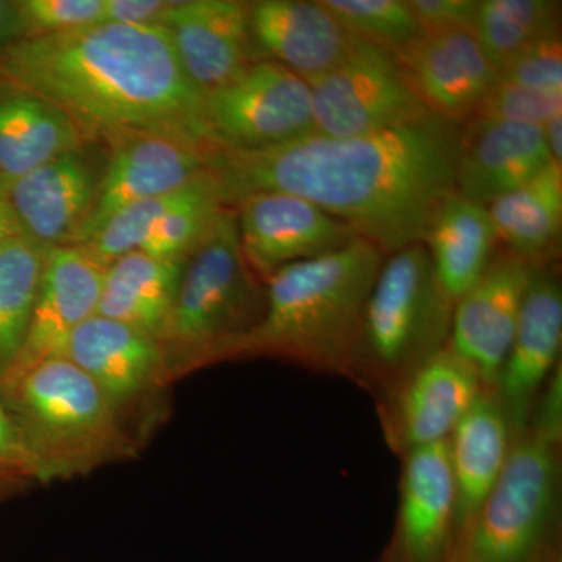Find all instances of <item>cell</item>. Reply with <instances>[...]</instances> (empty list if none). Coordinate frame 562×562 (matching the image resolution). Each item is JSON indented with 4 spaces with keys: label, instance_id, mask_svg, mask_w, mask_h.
I'll return each mask as SVG.
<instances>
[{
    "label": "cell",
    "instance_id": "1",
    "mask_svg": "<svg viewBox=\"0 0 562 562\" xmlns=\"http://www.w3.org/2000/svg\"><path fill=\"white\" fill-rule=\"evenodd\" d=\"M462 125L431 114L371 135H312L257 150L205 151L225 206L284 192L349 224L384 255L424 244L436 214L457 194Z\"/></svg>",
    "mask_w": 562,
    "mask_h": 562
},
{
    "label": "cell",
    "instance_id": "2",
    "mask_svg": "<svg viewBox=\"0 0 562 562\" xmlns=\"http://www.w3.org/2000/svg\"><path fill=\"white\" fill-rule=\"evenodd\" d=\"M0 76L58 106L87 143L160 136L209 150L203 92L161 25L101 22L18 40L0 50Z\"/></svg>",
    "mask_w": 562,
    "mask_h": 562
},
{
    "label": "cell",
    "instance_id": "3",
    "mask_svg": "<svg viewBox=\"0 0 562 562\" xmlns=\"http://www.w3.org/2000/svg\"><path fill=\"white\" fill-rule=\"evenodd\" d=\"M384 258L375 244L358 238L341 250L279 269L265 281L261 319L228 358H280L346 376L355 333Z\"/></svg>",
    "mask_w": 562,
    "mask_h": 562
},
{
    "label": "cell",
    "instance_id": "4",
    "mask_svg": "<svg viewBox=\"0 0 562 562\" xmlns=\"http://www.w3.org/2000/svg\"><path fill=\"white\" fill-rule=\"evenodd\" d=\"M453 306L425 244L387 255L362 310L346 379L383 401L446 349Z\"/></svg>",
    "mask_w": 562,
    "mask_h": 562
},
{
    "label": "cell",
    "instance_id": "5",
    "mask_svg": "<svg viewBox=\"0 0 562 562\" xmlns=\"http://www.w3.org/2000/svg\"><path fill=\"white\" fill-rule=\"evenodd\" d=\"M247 265L238 216L224 206L188 254L160 339L166 373L227 360L265 312L266 288Z\"/></svg>",
    "mask_w": 562,
    "mask_h": 562
},
{
    "label": "cell",
    "instance_id": "6",
    "mask_svg": "<svg viewBox=\"0 0 562 562\" xmlns=\"http://www.w3.org/2000/svg\"><path fill=\"white\" fill-rule=\"evenodd\" d=\"M0 402L24 432L43 483L94 471L131 453L120 409L66 358L35 366Z\"/></svg>",
    "mask_w": 562,
    "mask_h": 562
},
{
    "label": "cell",
    "instance_id": "7",
    "mask_svg": "<svg viewBox=\"0 0 562 562\" xmlns=\"http://www.w3.org/2000/svg\"><path fill=\"white\" fill-rule=\"evenodd\" d=\"M561 443L562 438L528 425L450 558L457 562H531L557 541Z\"/></svg>",
    "mask_w": 562,
    "mask_h": 562
},
{
    "label": "cell",
    "instance_id": "8",
    "mask_svg": "<svg viewBox=\"0 0 562 562\" xmlns=\"http://www.w3.org/2000/svg\"><path fill=\"white\" fill-rule=\"evenodd\" d=\"M206 146L221 150H257L314 133L312 92L292 70L255 61L235 79L203 92Z\"/></svg>",
    "mask_w": 562,
    "mask_h": 562
},
{
    "label": "cell",
    "instance_id": "9",
    "mask_svg": "<svg viewBox=\"0 0 562 562\" xmlns=\"http://www.w3.org/2000/svg\"><path fill=\"white\" fill-rule=\"evenodd\" d=\"M305 81L312 92L316 135H371L432 114L406 87L390 52L357 36L338 66Z\"/></svg>",
    "mask_w": 562,
    "mask_h": 562
},
{
    "label": "cell",
    "instance_id": "10",
    "mask_svg": "<svg viewBox=\"0 0 562 562\" xmlns=\"http://www.w3.org/2000/svg\"><path fill=\"white\" fill-rule=\"evenodd\" d=\"M247 265L262 281L294 265L324 257L360 238L346 222L284 192H258L233 205Z\"/></svg>",
    "mask_w": 562,
    "mask_h": 562
},
{
    "label": "cell",
    "instance_id": "11",
    "mask_svg": "<svg viewBox=\"0 0 562 562\" xmlns=\"http://www.w3.org/2000/svg\"><path fill=\"white\" fill-rule=\"evenodd\" d=\"M484 387L472 366L450 349L439 350L379 406L384 439L392 452L446 442Z\"/></svg>",
    "mask_w": 562,
    "mask_h": 562
},
{
    "label": "cell",
    "instance_id": "12",
    "mask_svg": "<svg viewBox=\"0 0 562 562\" xmlns=\"http://www.w3.org/2000/svg\"><path fill=\"white\" fill-rule=\"evenodd\" d=\"M401 498L380 562H443L458 539V495L447 441L402 454Z\"/></svg>",
    "mask_w": 562,
    "mask_h": 562
},
{
    "label": "cell",
    "instance_id": "13",
    "mask_svg": "<svg viewBox=\"0 0 562 562\" xmlns=\"http://www.w3.org/2000/svg\"><path fill=\"white\" fill-rule=\"evenodd\" d=\"M561 281L549 266L531 268L512 346L491 390L508 414L516 439L527 430L539 395L561 366Z\"/></svg>",
    "mask_w": 562,
    "mask_h": 562
},
{
    "label": "cell",
    "instance_id": "14",
    "mask_svg": "<svg viewBox=\"0 0 562 562\" xmlns=\"http://www.w3.org/2000/svg\"><path fill=\"white\" fill-rule=\"evenodd\" d=\"M103 273L81 246L47 251L27 336L0 380V395L41 362L65 358L72 333L98 312Z\"/></svg>",
    "mask_w": 562,
    "mask_h": 562
},
{
    "label": "cell",
    "instance_id": "15",
    "mask_svg": "<svg viewBox=\"0 0 562 562\" xmlns=\"http://www.w3.org/2000/svg\"><path fill=\"white\" fill-rule=\"evenodd\" d=\"M102 172L81 146L14 181L5 198L20 236L44 251L76 246L94 209Z\"/></svg>",
    "mask_w": 562,
    "mask_h": 562
},
{
    "label": "cell",
    "instance_id": "16",
    "mask_svg": "<svg viewBox=\"0 0 562 562\" xmlns=\"http://www.w3.org/2000/svg\"><path fill=\"white\" fill-rule=\"evenodd\" d=\"M391 55L422 105L458 125L471 120L498 81V70L468 31L424 33Z\"/></svg>",
    "mask_w": 562,
    "mask_h": 562
},
{
    "label": "cell",
    "instance_id": "17",
    "mask_svg": "<svg viewBox=\"0 0 562 562\" xmlns=\"http://www.w3.org/2000/svg\"><path fill=\"white\" fill-rule=\"evenodd\" d=\"M531 268L512 251L495 254L483 276L453 306L447 349L492 390L512 346Z\"/></svg>",
    "mask_w": 562,
    "mask_h": 562
},
{
    "label": "cell",
    "instance_id": "18",
    "mask_svg": "<svg viewBox=\"0 0 562 562\" xmlns=\"http://www.w3.org/2000/svg\"><path fill=\"white\" fill-rule=\"evenodd\" d=\"M205 149L160 136H138L110 147L98 198L76 246H83L121 210L179 190L205 171Z\"/></svg>",
    "mask_w": 562,
    "mask_h": 562
},
{
    "label": "cell",
    "instance_id": "19",
    "mask_svg": "<svg viewBox=\"0 0 562 562\" xmlns=\"http://www.w3.org/2000/svg\"><path fill=\"white\" fill-rule=\"evenodd\" d=\"M247 20L254 61L277 63L303 80L338 66L355 40L321 0H255Z\"/></svg>",
    "mask_w": 562,
    "mask_h": 562
},
{
    "label": "cell",
    "instance_id": "20",
    "mask_svg": "<svg viewBox=\"0 0 562 562\" xmlns=\"http://www.w3.org/2000/svg\"><path fill=\"white\" fill-rule=\"evenodd\" d=\"M188 79L202 92L216 90L251 65L247 2L180 0L160 22Z\"/></svg>",
    "mask_w": 562,
    "mask_h": 562
},
{
    "label": "cell",
    "instance_id": "21",
    "mask_svg": "<svg viewBox=\"0 0 562 562\" xmlns=\"http://www.w3.org/2000/svg\"><path fill=\"white\" fill-rule=\"evenodd\" d=\"M549 162L542 125L520 122L462 125L457 194L487 206L522 187Z\"/></svg>",
    "mask_w": 562,
    "mask_h": 562
},
{
    "label": "cell",
    "instance_id": "22",
    "mask_svg": "<svg viewBox=\"0 0 562 562\" xmlns=\"http://www.w3.org/2000/svg\"><path fill=\"white\" fill-rule=\"evenodd\" d=\"M65 358L87 373L117 409L166 375L158 339L101 314L72 333Z\"/></svg>",
    "mask_w": 562,
    "mask_h": 562
},
{
    "label": "cell",
    "instance_id": "23",
    "mask_svg": "<svg viewBox=\"0 0 562 562\" xmlns=\"http://www.w3.org/2000/svg\"><path fill=\"white\" fill-rule=\"evenodd\" d=\"M85 144L58 106L0 76V192L5 194L21 177Z\"/></svg>",
    "mask_w": 562,
    "mask_h": 562
},
{
    "label": "cell",
    "instance_id": "24",
    "mask_svg": "<svg viewBox=\"0 0 562 562\" xmlns=\"http://www.w3.org/2000/svg\"><path fill=\"white\" fill-rule=\"evenodd\" d=\"M516 441L494 391L483 390L447 439L458 495V539L497 483ZM457 539V542H458Z\"/></svg>",
    "mask_w": 562,
    "mask_h": 562
},
{
    "label": "cell",
    "instance_id": "25",
    "mask_svg": "<svg viewBox=\"0 0 562 562\" xmlns=\"http://www.w3.org/2000/svg\"><path fill=\"white\" fill-rule=\"evenodd\" d=\"M498 239L530 268L557 260L562 235V166L552 161L486 206Z\"/></svg>",
    "mask_w": 562,
    "mask_h": 562
},
{
    "label": "cell",
    "instance_id": "26",
    "mask_svg": "<svg viewBox=\"0 0 562 562\" xmlns=\"http://www.w3.org/2000/svg\"><path fill=\"white\" fill-rule=\"evenodd\" d=\"M184 258H157L131 251L103 273L98 312L160 339L179 288Z\"/></svg>",
    "mask_w": 562,
    "mask_h": 562
},
{
    "label": "cell",
    "instance_id": "27",
    "mask_svg": "<svg viewBox=\"0 0 562 562\" xmlns=\"http://www.w3.org/2000/svg\"><path fill=\"white\" fill-rule=\"evenodd\" d=\"M498 241L486 206L458 194L443 203L424 244L439 283L453 302L486 271Z\"/></svg>",
    "mask_w": 562,
    "mask_h": 562
},
{
    "label": "cell",
    "instance_id": "28",
    "mask_svg": "<svg viewBox=\"0 0 562 562\" xmlns=\"http://www.w3.org/2000/svg\"><path fill=\"white\" fill-rule=\"evenodd\" d=\"M561 2L557 0H479L471 33L495 69L536 41L557 35Z\"/></svg>",
    "mask_w": 562,
    "mask_h": 562
},
{
    "label": "cell",
    "instance_id": "29",
    "mask_svg": "<svg viewBox=\"0 0 562 562\" xmlns=\"http://www.w3.org/2000/svg\"><path fill=\"white\" fill-rule=\"evenodd\" d=\"M46 254L20 235L0 247V380L24 346Z\"/></svg>",
    "mask_w": 562,
    "mask_h": 562
},
{
    "label": "cell",
    "instance_id": "30",
    "mask_svg": "<svg viewBox=\"0 0 562 562\" xmlns=\"http://www.w3.org/2000/svg\"><path fill=\"white\" fill-rule=\"evenodd\" d=\"M220 184L205 169L181 192L180 201L151 228L139 251L157 258H184L224 209Z\"/></svg>",
    "mask_w": 562,
    "mask_h": 562
},
{
    "label": "cell",
    "instance_id": "31",
    "mask_svg": "<svg viewBox=\"0 0 562 562\" xmlns=\"http://www.w3.org/2000/svg\"><path fill=\"white\" fill-rule=\"evenodd\" d=\"M344 27L366 43L394 54L424 35L406 0H321Z\"/></svg>",
    "mask_w": 562,
    "mask_h": 562
},
{
    "label": "cell",
    "instance_id": "32",
    "mask_svg": "<svg viewBox=\"0 0 562 562\" xmlns=\"http://www.w3.org/2000/svg\"><path fill=\"white\" fill-rule=\"evenodd\" d=\"M561 113L562 94H547L497 81L464 125L492 122L543 125Z\"/></svg>",
    "mask_w": 562,
    "mask_h": 562
},
{
    "label": "cell",
    "instance_id": "33",
    "mask_svg": "<svg viewBox=\"0 0 562 562\" xmlns=\"http://www.w3.org/2000/svg\"><path fill=\"white\" fill-rule=\"evenodd\" d=\"M22 38L58 35L103 22L105 0H18ZM21 38V40H22Z\"/></svg>",
    "mask_w": 562,
    "mask_h": 562
},
{
    "label": "cell",
    "instance_id": "34",
    "mask_svg": "<svg viewBox=\"0 0 562 562\" xmlns=\"http://www.w3.org/2000/svg\"><path fill=\"white\" fill-rule=\"evenodd\" d=\"M498 81L547 94H562L561 33L536 41L514 55L498 70Z\"/></svg>",
    "mask_w": 562,
    "mask_h": 562
},
{
    "label": "cell",
    "instance_id": "35",
    "mask_svg": "<svg viewBox=\"0 0 562 562\" xmlns=\"http://www.w3.org/2000/svg\"><path fill=\"white\" fill-rule=\"evenodd\" d=\"M31 482L43 483L38 461L13 414L0 402V497Z\"/></svg>",
    "mask_w": 562,
    "mask_h": 562
},
{
    "label": "cell",
    "instance_id": "36",
    "mask_svg": "<svg viewBox=\"0 0 562 562\" xmlns=\"http://www.w3.org/2000/svg\"><path fill=\"white\" fill-rule=\"evenodd\" d=\"M422 32H471L479 0H406Z\"/></svg>",
    "mask_w": 562,
    "mask_h": 562
},
{
    "label": "cell",
    "instance_id": "37",
    "mask_svg": "<svg viewBox=\"0 0 562 562\" xmlns=\"http://www.w3.org/2000/svg\"><path fill=\"white\" fill-rule=\"evenodd\" d=\"M169 0H105L103 22L125 25H160Z\"/></svg>",
    "mask_w": 562,
    "mask_h": 562
},
{
    "label": "cell",
    "instance_id": "38",
    "mask_svg": "<svg viewBox=\"0 0 562 562\" xmlns=\"http://www.w3.org/2000/svg\"><path fill=\"white\" fill-rule=\"evenodd\" d=\"M22 38L20 18L14 2L0 0V50Z\"/></svg>",
    "mask_w": 562,
    "mask_h": 562
},
{
    "label": "cell",
    "instance_id": "39",
    "mask_svg": "<svg viewBox=\"0 0 562 562\" xmlns=\"http://www.w3.org/2000/svg\"><path fill=\"white\" fill-rule=\"evenodd\" d=\"M542 128L550 158H552V161L557 162V165L562 166V113L557 114L552 120L546 122Z\"/></svg>",
    "mask_w": 562,
    "mask_h": 562
},
{
    "label": "cell",
    "instance_id": "40",
    "mask_svg": "<svg viewBox=\"0 0 562 562\" xmlns=\"http://www.w3.org/2000/svg\"><path fill=\"white\" fill-rule=\"evenodd\" d=\"M18 235L20 232H18L16 221L11 213L9 201H7L5 194L0 192V247Z\"/></svg>",
    "mask_w": 562,
    "mask_h": 562
},
{
    "label": "cell",
    "instance_id": "41",
    "mask_svg": "<svg viewBox=\"0 0 562 562\" xmlns=\"http://www.w3.org/2000/svg\"><path fill=\"white\" fill-rule=\"evenodd\" d=\"M531 562H562L560 541L557 539V541L550 543V546L543 549Z\"/></svg>",
    "mask_w": 562,
    "mask_h": 562
},
{
    "label": "cell",
    "instance_id": "42",
    "mask_svg": "<svg viewBox=\"0 0 562 562\" xmlns=\"http://www.w3.org/2000/svg\"><path fill=\"white\" fill-rule=\"evenodd\" d=\"M443 562H457V561H454L453 558H449V560L443 561Z\"/></svg>",
    "mask_w": 562,
    "mask_h": 562
}]
</instances>
